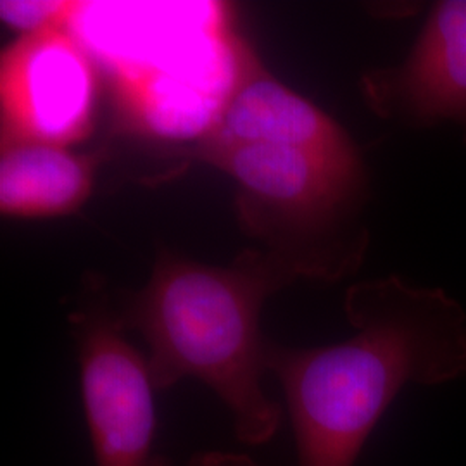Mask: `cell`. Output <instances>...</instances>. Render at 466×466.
I'll return each mask as SVG.
<instances>
[{"label":"cell","instance_id":"obj_1","mask_svg":"<svg viewBox=\"0 0 466 466\" xmlns=\"http://www.w3.org/2000/svg\"><path fill=\"white\" fill-rule=\"evenodd\" d=\"M344 311L354 335L339 344L269 346L298 466L356 465L404 387L466 375V311L444 289L389 275L350 287Z\"/></svg>","mask_w":466,"mask_h":466},{"label":"cell","instance_id":"obj_2","mask_svg":"<svg viewBox=\"0 0 466 466\" xmlns=\"http://www.w3.org/2000/svg\"><path fill=\"white\" fill-rule=\"evenodd\" d=\"M296 279L318 277L290 252L246 254L227 268L163 252L147 285L113 311L125 332L144 337L156 390L199 380L228 410L237 439L263 446L279 432L283 408L263 389L271 342L259 315L268 296Z\"/></svg>","mask_w":466,"mask_h":466},{"label":"cell","instance_id":"obj_3","mask_svg":"<svg viewBox=\"0 0 466 466\" xmlns=\"http://www.w3.org/2000/svg\"><path fill=\"white\" fill-rule=\"evenodd\" d=\"M69 327L96 466H171L152 454L157 415L147 358L127 339L113 308L86 300Z\"/></svg>","mask_w":466,"mask_h":466},{"label":"cell","instance_id":"obj_4","mask_svg":"<svg viewBox=\"0 0 466 466\" xmlns=\"http://www.w3.org/2000/svg\"><path fill=\"white\" fill-rule=\"evenodd\" d=\"M97 78L71 26L21 35L2 52V140L69 147L92 130Z\"/></svg>","mask_w":466,"mask_h":466},{"label":"cell","instance_id":"obj_5","mask_svg":"<svg viewBox=\"0 0 466 466\" xmlns=\"http://www.w3.org/2000/svg\"><path fill=\"white\" fill-rule=\"evenodd\" d=\"M361 88L377 116L413 130L452 123L466 144V0L433 4L408 57L368 73Z\"/></svg>","mask_w":466,"mask_h":466},{"label":"cell","instance_id":"obj_6","mask_svg":"<svg viewBox=\"0 0 466 466\" xmlns=\"http://www.w3.org/2000/svg\"><path fill=\"white\" fill-rule=\"evenodd\" d=\"M227 49L232 78L215 121L200 135V144H269L337 156L360 154L332 116L279 82L242 38L227 36Z\"/></svg>","mask_w":466,"mask_h":466},{"label":"cell","instance_id":"obj_7","mask_svg":"<svg viewBox=\"0 0 466 466\" xmlns=\"http://www.w3.org/2000/svg\"><path fill=\"white\" fill-rule=\"evenodd\" d=\"M99 154L67 147L2 140L0 211L4 217H65L92 194Z\"/></svg>","mask_w":466,"mask_h":466},{"label":"cell","instance_id":"obj_8","mask_svg":"<svg viewBox=\"0 0 466 466\" xmlns=\"http://www.w3.org/2000/svg\"><path fill=\"white\" fill-rule=\"evenodd\" d=\"M80 2H2L0 17L21 35L36 34L50 28H65L84 11Z\"/></svg>","mask_w":466,"mask_h":466},{"label":"cell","instance_id":"obj_9","mask_svg":"<svg viewBox=\"0 0 466 466\" xmlns=\"http://www.w3.org/2000/svg\"><path fill=\"white\" fill-rule=\"evenodd\" d=\"M187 466H261L248 454L228 451H208L198 452L190 458Z\"/></svg>","mask_w":466,"mask_h":466}]
</instances>
